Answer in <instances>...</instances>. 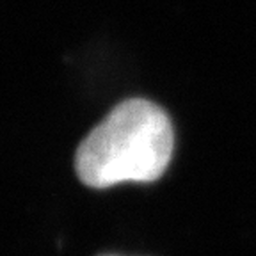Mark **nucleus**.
<instances>
[{"label":"nucleus","instance_id":"obj_1","mask_svg":"<svg viewBox=\"0 0 256 256\" xmlns=\"http://www.w3.org/2000/svg\"><path fill=\"white\" fill-rule=\"evenodd\" d=\"M172 146L168 114L148 100H126L82 140L75 158L76 174L94 188L155 182L168 168Z\"/></svg>","mask_w":256,"mask_h":256}]
</instances>
